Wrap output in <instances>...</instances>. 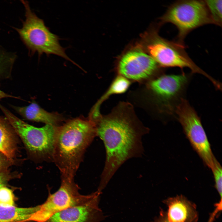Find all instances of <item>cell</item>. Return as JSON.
<instances>
[{"label": "cell", "mask_w": 222, "mask_h": 222, "mask_svg": "<svg viewBox=\"0 0 222 222\" xmlns=\"http://www.w3.org/2000/svg\"><path fill=\"white\" fill-rule=\"evenodd\" d=\"M163 23L174 25L179 31L178 42L183 44L186 35L193 30L214 24L204 1L183 0L171 5L161 18Z\"/></svg>", "instance_id": "5"}, {"label": "cell", "mask_w": 222, "mask_h": 222, "mask_svg": "<svg viewBox=\"0 0 222 222\" xmlns=\"http://www.w3.org/2000/svg\"><path fill=\"white\" fill-rule=\"evenodd\" d=\"M175 114L193 148L204 164L212 169L216 158L196 112L183 97L176 106Z\"/></svg>", "instance_id": "6"}, {"label": "cell", "mask_w": 222, "mask_h": 222, "mask_svg": "<svg viewBox=\"0 0 222 222\" xmlns=\"http://www.w3.org/2000/svg\"><path fill=\"white\" fill-rule=\"evenodd\" d=\"M159 66L150 55L134 50L127 52L121 58L118 71L120 75L128 80L140 81L154 76Z\"/></svg>", "instance_id": "10"}, {"label": "cell", "mask_w": 222, "mask_h": 222, "mask_svg": "<svg viewBox=\"0 0 222 222\" xmlns=\"http://www.w3.org/2000/svg\"><path fill=\"white\" fill-rule=\"evenodd\" d=\"M13 164L4 155L0 153V172L8 170Z\"/></svg>", "instance_id": "22"}, {"label": "cell", "mask_w": 222, "mask_h": 222, "mask_svg": "<svg viewBox=\"0 0 222 222\" xmlns=\"http://www.w3.org/2000/svg\"><path fill=\"white\" fill-rule=\"evenodd\" d=\"M96 136V124L89 119L75 118L58 127L52 161L61 177L74 178L86 149Z\"/></svg>", "instance_id": "2"}, {"label": "cell", "mask_w": 222, "mask_h": 222, "mask_svg": "<svg viewBox=\"0 0 222 222\" xmlns=\"http://www.w3.org/2000/svg\"><path fill=\"white\" fill-rule=\"evenodd\" d=\"M19 175L17 173L10 172L8 170L0 172V187L6 186L10 180L18 178Z\"/></svg>", "instance_id": "20"}, {"label": "cell", "mask_w": 222, "mask_h": 222, "mask_svg": "<svg viewBox=\"0 0 222 222\" xmlns=\"http://www.w3.org/2000/svg\"><path fill=\"white\" fill-rule=\"evenodd\" d=\"M14 196L12 191L6 186L0 187V205L6 206H14Z\"/></svg>", "instance_id": "19"}, {"label": "cell", "mask_w": 222, "mask_h": 222, "mask_svg": "<svg viewBox=\"0 0 222 222\" xmlns=\"http://www.w3.org/2000/svg\"><path fill=\"white\" fill-rule=\"evenodd\" d=\"M168 207L167 217L170 222H197L198 213L196 205L181 195L163 201Z\"/></svg>", "instance_id": "12"}, {"label": "cell", "mask_w": 222, "mask_h": 222, "mask_svg": "<svg viewBox=\"0 0 222 222\" xmlns=\"http://www.w3.org/2000/svg\"><path fill=\"white\" fill-rule=\"evenodd\" d=\"M61 179L59 189L53 194H50L46 200L39 205V210L32 216L31 221L44 222L58 212L87 203L94 195V192L87 195H81L74 178L61 177Z\"/></svg>", "instance_id": "9"}, {"label": "cell", "mask_w": 222, "mask_h": 222, "mask_svg": "<svg viewBox=\"0 0 222 222\" xmlns=\"http://www.w3.org/2000/svg\"><path fill=\"white\" fill-rule=\"evenodd\" d=\"M215 217L214 215L211 214L208 222H213ZM154 222H170L167 217L166 212L162 209L161 210L159 216L155 218Z\"/></svg>", "instance_id": "21"}, {"label": "cell", "mask_w": 222, "mask_h": 222, "mask_svg": "<svg viewBox=\"0 0 222 222\" xmlns=\"http://www.w3.org/2000/svg\"><path fill=\"white\" fill-rule=\"evenodd\" d=\"M11 106L17 113L26 120L57 126V125L63 119L60 114L47 111L35 101L26 106Z\"/></svg>", "instance_id": "13"}, {"label": "cell", "mask_w": 222, "mask_h": 222, "mask_svg": "<svg viewBox=\"0 0 222 222\" xmlns=\"http://www.w3.org/2000/svg\"><path fill=\"white\" fill-rule=\"evenodd\" d=\"M101 194L97 191L87 203L58 212L44 222H100L104 218L99 207Z\"/></svg>", "instance_id": "11"}, {"label": "cell", "mask_w": 222, "mask_h": 222, "mask_svg": "<svg viewBox=\"0 0 222 222\" xmlns=\"http://www.w3.org/2000/svg\"><path fill=\"white\" fill-rule=\"evenodd\" d=\"M147 46L149 55L162 67L188 68L192 73L201 74L211 81L213 78L198 67L188 56L183 44L169 41L154 34Z\"/></svg>", "instance_id": "8"}, {"label": "cell", "mask_w": 222, "mask_h": 222, "mask_svg": "<svg viewBox=\"0 0 222 222\" xmlns=\"http://www.w3.org/2000/svg\"><path fill=\"white\" fill-rule=\"evenodd\" d=\"M0 109L32 156L42 160L52 161L58 126L46 124L41 127H35L16 116L0 104Z\"/></svg>", "instance_id": "4"}, {"label": "cell", "mask_w": 222, "mask_h": 222, "mask_svg": "<svg viewBox=\"0 0 222 222\" xmlns=\"http://www.w3.org/2000/svg\"><path fill=\"white\" fill-rule=\"evenodd\" d=\"M1 58H0V70L1 69Z\"/></svg>", "instance_id": "24"}, {"label": "cell", "mask_w": 222, "mask_h": 222, "mask_svg": "<svg viewBox=\"0 0 222 222\" xmlns=\"http://www.w3.org/2000/svg\"><path fill=\"white\" fill-rule=\"evenodd\" d=\"M189 77L183 73L164 74L150 81L148 88L155 98L161 114L166 117L175 116L176 107L183 98Z\"/></svg>", "instance_id": "7"}, {"label": "cell", "mask_w": 222, "mask_h": 222, "mask_svg": "<svg viewBox=\"0 0 222 222\" xmlns=\"http://www.w3.org/2000/svg\"><path fill=\"white\" fill-rule=\"evenodd\" d=\"M204 2L214 24L221 26L222 0H205Z\"/></svg>", "instance_id": "17"}, {"label": "cell", "mask_w": 222, "mask_h": 222, "mask_svg": "<svg viewBox=\"0 0 222 222\" xmlns=\"http://www.w3.org/2000/svg\"><path fill=\"white\" fill-rule=\"evenodd\" d=\"M11 97L20 99L19 97L13 96L7 94L0 89V100L5 98Z\"/></svg>", "instance_id": "23"}, {"label": "cell", "mask_w": 222, "mask_h": 222, "mask_svg": "<svg viewBox=\"0 0 222 222\" xmlns=\"http://www.w3.org/2000/svg\"><path fill=\"white\" fill-rule=\"evenodd\" d=\"M95 124L97 135L103 141L106 154L97 190L101 192L124 163L142 155V138L149 130L137 118L131 105L123 102L109 114L101 115Z\"/></svg>", "instance_id": "1"}, {"label": "cell", "mask_w": 222, "mask_h": 222, "mask_svg": "<svg viewBox=\"0 0 222 222\" xmlns=\"http://www.w3.org/2000/svg\"><path fill=\"white\" fill-rule=\"evenodd\" d=\"M16 133L6 117L0 116V153L13 164L17 151Z\"/></svg>", "instance_id": "14"}, {"label": "cell", "mask_w": 222, "mask_h": 222, "mask_svg": "<svg viewBox=\"0 0 222 222\" xmlns=\"http://www.w3.org/2000/svg\"><path fill=\"white\" fill-rule=\"evenodd\" d=\"M130 83L129 80L119 75L114 80L107 92L102 96L95 105L91 113L90 118L95 120L98 119L101 114L99 111L101 104L108 97L114 94L122 93L128 89Z\"/></svg>", "instance_id": "16"}, {"label": "cell", "mask_w": 222, "mask_h": 222, "mask_svg": "<svg viewBox=\"0 0 222 222\" xmlns=\"http://www.w3.org/2000/svg\"><path fill=\"white\" fill-rule=\"evenodd\" d=\"M211 170L214 178L215 187L220 196V200H222V167L216 158L214 160V165Z\"/></svg>", "instance_id": "18"}, {"label": "cell", "mask_w": 222, "mask_h": 222, "mask_svg": "<svg viewBox=\"0 0 222 222\" xmlns=\"http://www.w3.org/2000/svg\"><path fill=\"white\" fill-rule=\"evenodd\" d=\"M39 205L29 208H19L15 205H0V222H25L31 221L33 215L39 210Z\"/></svg>", "instance_id": "15"}, {"label": "cell", "mask_w": 222, "mask_h": 222, "mask_svg": "<svg viewBox=\"0 0 222 222\" xmlns=\"http://www.w3.org/2000/svg\"><path fill=\"white\" fill-rule=\"evenodd\" d=\"M25 10V20L20 28H14L27 47L29 54L37 53L39 56L43 54L56 55L76 64L65 53V49L59 42V37L51 32L43 20L31 10L28 1L21 0Z\"/></svg>", "instance_id": "3"}]
</instances>
